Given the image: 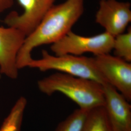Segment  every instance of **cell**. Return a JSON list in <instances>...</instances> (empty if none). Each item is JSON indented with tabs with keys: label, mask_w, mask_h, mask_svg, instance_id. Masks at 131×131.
<instances>
[{
	"label": "cell",
	"mask_w": 131,
	"mask_h": 131,
	"mask_svg": "<svg viewBox=\"0 0 131 131\" xmlns=\"http://www.w3.org/2000/svg\"><path fill=\"white\" fill-rule=\"evenodd\" d=\"M113 50L114 56L128 62L131 61V29L114 37Z\"/></svg>",
	"instance_id": "12"
},
{
	"label": "cell",
	"mask_w": 131,
	"mask_h": 131,
	"mask_svg": "<svg viewBox=\"0 0 131 131\" xmlns=\"http://www.w3.org/2000/svg\"></svg>",
	"instance_id": "16"
},
{
	"label": "cell",
	"mask_w": 131,
	"mask_h": 131,
	"mask_svg": "<svg viewBox=\"0 0 131 131\" xmlns=\"http://www.w3.org/2000/svg\"><path fill=\"white\" fill-rule=\"evenodd\" d=\"M27 103L26 99L20 97L3 122L0 131H21L24 113Z\"/></svg>",
	"instance_id": "11"
},
{
	"label": "cell",
	"mask_w": 131,
	"mask_h": 131,
	"mask_svg": "<svg viewBox=\"0 0 131 131\" xmlns=\"http://www.w3.org/2000/svg\"><path fill=\"white\" fill-rule=\"evenodd\" d=\"M95 65L106 83L131 101V64L109 53L95 56Z\"/></svg>",
	"instance_id": "5"
},
{
	"label": "cell",
	"mask_w": 131,
	"mask_h": 131,
	"mask_svg": "<svg viewBox=\"0 0 131 131\" xmlns=\"http://www.w3.org/2000/svg\"><path fill=\"white\" fill-rule=\"evenodd\" d=\"M88 111L81 108L75 110L58 124L55 131H82Z\"/></svg>",
	"instance_id": "13"
},
{
	"label": "cell",
	"mask_w": 131,
	"mask_h": 131,
	"mask_svg": "<svg viewBox=\"0 0 131 131\" xmlns=\"http://www.w3.org/2000/svg\"><path fill=\"white\" fill-rule=\"evenodd\" d=\"M28 67L41 71L56 70L75 77L92 80L103 85L106 83L97 69L94 57L70 54L52 55L43 50L41 58L33 59Z\"/></svg>",
	"instance_id": "3"
},
{
	"label": "cell",
	"mask_w": 131,
	"mask_h": 131,
	"mask_svg": "<svg viewBox=\"0 0 131 131\" xmlns=\"http://www.w3.org/2000/svg\"><path fill=\"white\" fill-rule=\"evenodd\" d=\"M129 2L117 0H100L95 21L113 37L124 33L131 21Z\"/></svg>",
	"instance_id": "6"
},
{
	"label": "cell",
	"mask_w": 131,
	"mask_h": 131,
	"mask_svg": "<svg viewBox=\"0 0 131 131\" xmlns=\"http://www.w3.org/2000/svg\"><path fill=\"white\" fill-rule=\"evenodd\" d=\"M1 73H0V78H1Z\"/></svg>",
	"instance_id": "15"
},
{
	"label": "cell",
	"mask_w": 131,
	"mask_h": 131,
	"mask_svg": "<svg viewBox=\"0 0 131 131\" xmlns=\"http://www.w3.org/2000/svg\"><path fill=\"white\" fill-rule=\"evenodd\" d=\"M114 37L104 32L91 37H84L70 31L60 40L52 44L54 55L70 54L82 56L92 53L95 56L108 54L113 50Z\"/></svg>",
	"instance_id": "4"
},
{
	"label": "cell",
	"mask_w": 131,
	"mask_h": 131,
	"mask_svg": "<svg viewBox=\"0 0 131 131\" xmlns=\"http://www.w3.org/2000/svg\"><path fill=\"white\" fill-rule=\"evenodd\" d=\"M13 0H0V14L12 7Z\"/></svg>",
	"instance_id": "14"
},
{
	"label": "cell",
	"mask_w": 131,
	"mask_h": 131,
	"mask_svg": "<svg viewBox=\"0 0 131 131\" xmlns=\"http://www.w3.org/2000/svg\"><path fill=\"white\" fill-rule=\"evenodd\" d=\"M82 131H113L103 105L88 111Z\"/></svg>",
	"instance_id": "10"
},
{
	"label": "cell",
	"mask_w": 131,
	"mask_h": 131,
	"mask_svg": "<svg viewBox=\"0 0 131 131\" xmlns=\"http://www.w3.org/2000/svg\"><path fill=\"white\" fill-rule=\"evenodd\" d=\"M105 108L113 131H131V105L110 84L103 85Z\"/></svg>",
	"instance_id": "9"
},
{
	"label": "cell",
	"mask_w": 131,
	"mask_h": 131,
	"mask_svg": "<svg viewBox=\"0 0 131 131\" xmlns=\"http://www.w3.org/2000/svg\"><path fill=\"white\" fill-rule=\"evenodd\" d=\"M56 1L18 0L23 12L19 14L11 12L5 17L4 22L8 26L18 29L26 37L38 26Z\"/></svg>",
	"instance_id": "7"
},
{
	"label": "cell",
	"mask_w": 131,
	"mask_h": 131,
	"mask_svg": "<svg viewBox=\"0 0 131 131\" xmlns=\"http://www.w3.org/2000/svg\"><path fill=\"white\" fill-rule=\"evenodd\" d=\"M84 0H65L53 5L36 28L26 37L17 58L19 70L28 67L35 48L52 44L71 31L84 13Z\"/></svg>",
	"instance_id": "1"
},
{
	"label": "cell",
	"mask_w": 131,
	"mask_h": 131,
	"mask_svg": "<svg viewBox=\"0 0 131 131\" xmlns=\"http://www.w3.org/2000/svg\"><path fill=\"white\" fill-rule=\"evenodd\" d=\"M26 36L16 28L0 27V73L10 79L18 76L17 58Z\"/></svg>",
	"instance_id": "8"
},
{
	"label": "cell",
	"mask_w": 131,
	"mask_h": 131,
	"mask_svg": "<svg viewBox=\"0 0 131 131\" xmlns=\"http://www.w3.org/2000/svg\"><path fill=\"white\" fill-rule=\"evenodd\" d=\"M38 86L48 96L56 92L63 94L86 110L104 104L103 85L92 80L57 72L39 80Z\"/></svg>",
	"instance_id": "2"
}]
</instances>
